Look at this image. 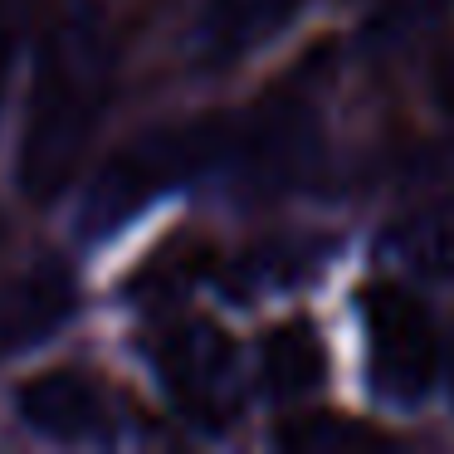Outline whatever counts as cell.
<instances>
[{
	"label": "cell",
	"instance_id": "3957f363",
	"mask_svg": "<svg viewBox=\"0 0 454 454\" xmlns=\"http://www.w3.org/2000/svg\"><path fill=\"white\" fill-rule=\"evenodd\" d=\"M362 337H366V376L386 401L411 405L440 376V327L434 313L411 284L381 278L362 294Z\"/></svg>",
	"mask_w": 454,
	"mask_h": 454
},
{
	"label": "cell",
	"instance_id": "8992f818",
	"mask_svg": "<svg viewBox=\"0 0 454 454\" xmlns=\"http://www.w3.org/2000/svg\"><path fill=\"white\" fill-rule=\"evenodd\" d=\"M15 411H20V420L30 425L35 434H44V440H64V444L98 440V434L108 430V420H113L103 386L89 381V376H79V372L35 376L30 386H20Z\"/></svg>",
	"mask_w": 454,
	"mask_h": 454
},
{
	"label": "cell",
	"instance_id": "52a82bcc",
	"mask_svg": "<svg viewBox=\"0 0 454 454\" xmlns=\"http://www.w3.org/2000/svg\"><path fill=\"white\" fill-rule=\"evenodd\" d=\"M303 0H206L196 15V50L206 64H235L269 44Z\"/></svg>",
	"mask_w": 454,
	"mask_h": 454
},
{
	"label": "cell",
	"instance_id": "9c48e42d",
	"mask_svg": "<svg viewBox=\"0 0 454 454\" xmlns=\"http://www.w3.org/2000/svg\"><path fill=\"white\" fill-rule=\"evenodd\" d=\"M401 254L420 274H450L454 269V210H425L405 225Z\"/></svg>",
	"mask_w": 454,
	"mask_h": 454
},
{
	"label": "cell",
	"instance_id": "30bf717a",
	"mask_svg": "<svg viewBox=\"0 0 454 454\" xmlns=\"http://www.w3.org/2000/svg\"><path fill=\"white\" fill-rule=\"evenodd\" d=\"M11 64H15V35L5 11H0V103H5V89H11Z\"/></svg>",
	"mask_w": 454,
	"mask_h": 454
},
{
	"label": "cell",
	"instance_id": "5b68a950",
	"mask_svg": "<svg viewBox=\"0 0 454 454\" xmlns=\"http://www.w3.org/2000/svg\"><path fill=\"white\" fill-rule=\"evenodd\" d=\"M79 308V284L59 264H35L0 288V356L35 352Z\"/></svg>",
	"mask_w": 454,
	"mask_h": 454
},
{
	"label": "cell",
	"instance_id": "6da1fadb",
	"mask_svg": "<svg viewBox=\"0 0 454 454\" xmlns=\"http://www.w3.org/2000/svg\"><path fill=\"white\" fill-rule=\"evenodd\" d=\"M113 54L103 35V15L93 5H74L50 30L35 69L30 108L20 128V191L30 200H54L74 181L83 152L108 108Z\"/></svg>",
	"mask_w": 454,
	"mask_h": 454
},
{
	"label": "cell",
	"instance_id": "ba28073f",
	"mask_svg": "<svg viewBox=\"0 0 454 454\" xmlns=\"http://www.w3.org/2000/svg\"><path fill=\"white\" fill-rule=\"evenodd\" d=\"M259 366H264V386L274 401H303L323 386L327 376V352L323 337H317L313 323H284L264 337V352H259Z\"/></svg>",
	"mask_w": 454,
	"mask_h": 454
},
{
	"label": "cell",
	"instance_id": "277c9868",
	"mask_svg": "<svg viewBox=\"0 0 454 454\" xmlns=\"http://www.w3.org/2000/svg\"><path fill=\"white\" fill-rule=\"evenodd\" d=\"M157 372L171 401L200 425H220L239 405V356L230 337L210 323H186L161 337Z\"/></svg>",
	"mask_w": 454,
	"mask_h": 454
},
{
	"label": "cell",
	"instance_id": "7a4b0ae2",
	"mask_svg": "<svg viewBox=\"0 0 454 454\" xmlns=\"http://www.w3.org/2000/svg\"><path fill=\"white\" fill-rule=\"evenodd\" d=\"M220 152H230V128L220 118L186 122V128H157V132H147V137H137L132 147H122L118 157L98 171V181L89 186L83 230H89V235H113V230L128 225L142 206H152V200L167 196L171 186L196 176L200 167H210Z\"/></svg>",
	"mask_w": 454,
	"mask_h": 454
}]
</instances>
